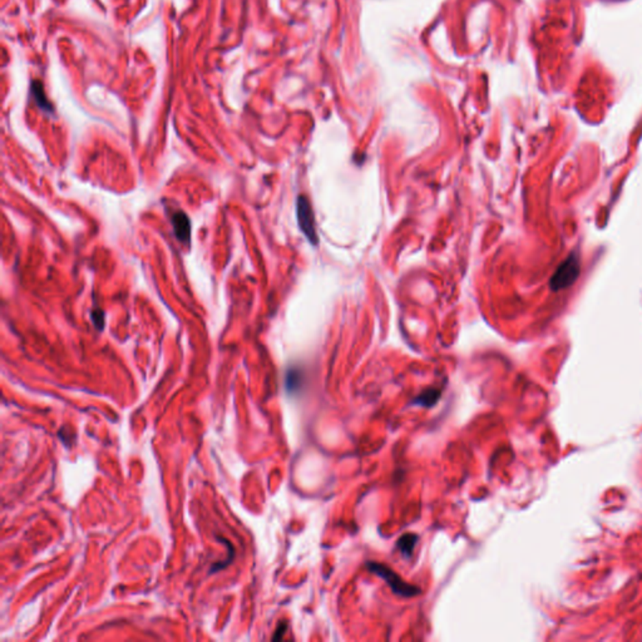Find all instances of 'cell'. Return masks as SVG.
<instances>
[{
    "mask_svg": "<svg viewBox=\"0 0 642 642\" xmlns=\"http://www.w3.org/2000/svg\"><path fill=\"white\" fill-rule=\"evenodd\" d=\"M296 214H298V222L299 228L302 234L305 235L309 243L311 245H318L319 243V237L316 232V222H315L314 211L310 201L307 200L305 196H299L298 203H296Z\"/></svg>",
    "mask_w": 642,
    "mask_h": 642,
    "instance_id": "6da1fadb",
    "label": "cell"
},
{
    "mask_svg": "<svg viewBox=\"0 0 642 642\" xmlns=\"http://www.w3.org/2000/svg\"><path fill=\"white\" fill-rule=\"evenodd\" d=\"M368 567H369L371 572L377 573L383 579H386V584L390 586L392 591L398 593L400 596L412 597V596H415V595L421 593V590L418 587L404 582L395 572H392L389 567H386L384 564L373 562V564H368Z\"/></svg>",
    "mask_w": 642,
    "mask_h": 642,
    "instance_id": "7a4b0ae2",
    "label": "cell"
},
{
    "mask_svg": "<svg viewBox=\"0 0 642 642\" xmlns=\"http://www.w3.org/2000/svg\"><path fill=\"white\" fill-rule=\"evenodd\" d=\"M579 275V264L575 256H570L560 267L557 269L555 275L551 278V287L553 290H561L571 286Z\"/></svg>",
    "mask_w": 642,
    "mask_h": 642,
    "instance_id": "3957f363",
    "label": "cell"
},
{
    "mask_svg": "<svg viewBox=\"0 0 642 642\" xmlns=\"http://www.w3.org/2000/svg\"><path fill=\"white\" fill-rule=\"evenodd\" d=\"M171 221L176 237L181 243L188 245L191 241V222L187 214L182 211H177L172 216Z\"/></svg>",
    "mask_w": 642,
    "mask_h": 642,
    "instance_id": "277c9868",
    "label": "cell"
},
{
    "mask_svg": "<svg viewBox=\"0 0 642 642\" xmlns=\"http://www.w3.org/2000/svg\"><path fill=\"white\" fill-rule=\"evenodd\" d=\"M30 93H32V97H33V100L36 102L38 107L41 108L44 112H47V113H53V106L47 98V94L44 92L42 82L33 80L32 86H30Z\"/></svg>",
    "mask_w": 642,
    "mask_h": 642,
    "instance_id": "5b68a950",
    "label": "cell"
},
{
    "mask_svg": "<svg viewBox=\"0 0 642 642\" xmlns=\"http://www.w3.org/2000/svg\"><path fill=\"white\" fill-rule=\"evenodd\" d=\"M441 398V392L436 389H428L425 392H421V395L414 400L415 404L421 406V407H433L438 399Z\"/></svg>",
    "mask_w": 642,
    "mask_h": 642,
    "instance_id": "8992f818",
    "label": "cell"
},
{
    "mask_svg": "<svg viewBox=\"0 0 642 642\" xmlns=\"http://www.w3.org/2000/svg\"><path fill=\"white\" fill-rule=\"evenodd\" d=\"M417 535H413V533H408V535H404L401 538H400L397 546L404 555H410L413 552L414 547H415V543H417Z\"/></svg>",
    "mask_w": 642,
    "mask_h": 642,
    "instance_id": "52a82bcc",
    "label": "cell"
},
{
    "mask_svg": "<svg viewBox=\"0 0 642 642\" xmlns=\"http://www.w3.org/2000/svg\"><path fill=\"white\" fill-rule=\"evenodd\" d=\"M91 315H92V320L94 325H96V328L102 330L104 326V313L100 309H98V310H93Z\"/></svg>",
    "mask_w": 642,
    "mask_h": 642,
    "instance_id": "ba28073f",
    "label": "cell"
},
{
    "mask_svg": "<svg viewBox=\"0 0 642 642\" xmlns=\"http://www.w3.org/2000/svg\"><path fill=\"white\" fill-rule=\"evenodd\" d=\"M285 630H286L285 623H283V625H280V626H278V630H276V634H275V635H274V637H272V640H280V639L283 637V635H284V632H285Z\"/></svg>",
    "mask_w": 642,
    "mask_h": 642,
    "instance_id": "9c48e42d",
    "label": "cell"
}]
</instances>
